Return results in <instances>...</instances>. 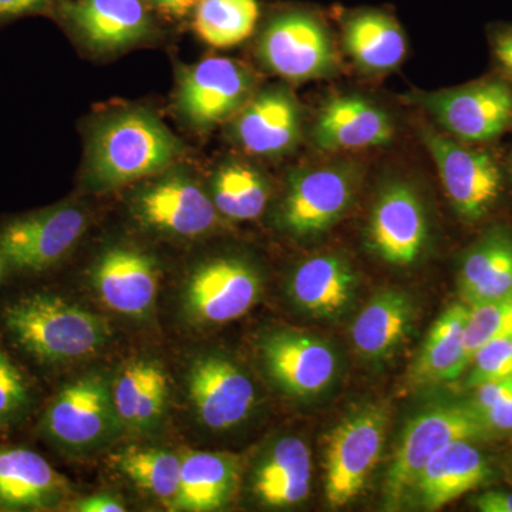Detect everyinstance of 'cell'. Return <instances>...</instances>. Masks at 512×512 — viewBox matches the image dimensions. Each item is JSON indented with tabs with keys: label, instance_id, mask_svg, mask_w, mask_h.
Instances as JSON below:
<instances>
[{
	"label": "cell",
	"instance_id": "1f68e13d",
	"mask_svg": "<svg viewBox=\"0 0 512 512\" xmlns=\"http://www.w3.org/2000/svg\"><path fill=\"white\" fill-rule=\"evenodd\" d=\"M268 197L265 178L245 164L224 165L212 180V201L229 220H255L264 212Z\"/></svg>",
	"mask_w": 512,
	"mask_h": 512
},
{
	"label": "cell",
	"instance_id": "52a82bcc",
	"mask_svg": "<svg viewBox=\"0 0 512 512\" xmlns=\"http://www.w3.org/2000/svg\"><path fill=\"white\" fill-rule=\"evenodd\" d=\"M421 140L436 163L448 200L463 220L480 221L493 210L504 183L491 154L430 127L421 130Z\"/></svg>",
	"mask_w": 512,
	"mask_h": 512
},
{
	"label": "cell",
	"instance_id": "74e56055",
	"mask_svg": "<svg viewBox=\"0 0 512 512\" xmlns=\"http://www.w3.org/2000/svg\"><path fill=\"white\" fill-rule=\"evenodd\" d=\"M481 419L487 424L488 429L497 431H512V396L503 402L495 404L490 409L480 413Z\"/></svg>",
	"mask_w": 512,
	"mask_h": 512
},
{
	"label": "cell",
	"instance_id": "f546056e",
	"mask_svg": "<svg viewBox=\"0 0 512 512\" xmlns=\"http://www.w3.org/2000/svg\"><path fill=\"white\" fill-rule=\"evenodd\" d=\"M345 46L360 69L392 72L407 53L406 36L399 23L380 10H360L345 22Z\"/></svg>",
	"mask_w": 512,
	"mask_h": 512
},
{
	"label": "cell",
	"instance_id": "8992f818",
	"mask_svg": "<svg viewBox=\"0 0 512 512\" xmlns=\"http://www.w3.org/2000/svg\"><path fill=\"white\" fill-rule=\"evenodd\" d=\"M413 101L429 111L448 136L466 144L495 140L512 128V86L498 77L417 93Z\"/></svg>",
	"mask_w": 512,
	"mask_h": 512
},
{
	"label": "cell",
	"instance_id": "9a60e30c",
	"mask_svg": "<svg viewBox=\"0 0 512 512\" xmlns=\"http://www.w3.org/2000/svg\"><path fill=\"white\" fill-rule=\"evenodd\" d=\"M188 393L201 423L211 430L238 426L248 419L256 402L252 380L220 355L202 356L192 363Z\"/></svg>",
	"mask_w": 512,
	"mask_h": 512
},
{
	"label": "cell",
	"instance_id": "836d02e7",
	"mask_svg": "<svg viewBox=\"0 0 512 512\" xmlns=\"http://www.w3.org/2000/svg\"><path fill=\"white\" fill-rule=\"evenodd\" d=\"M508 335H512V293L468 306L464 330V353L468 366L484 343Z\"/></svg>",
	"mask_w": 512,
	"mask_h": 512
},
{
	"label": "cell",
	"instance_id": "4fadbf2b",
	"mask_svg": "<svg viewBox=\"0 0 512 512\" xmlns=\"http://www.w3.org/2000/svg\"><path fill=\"white\" fill-rule=\"evenodd\" d=\"M252 84L251 74L241 64L210 57L181 74L178 109L194 126H215L245 106Z\"/></svg>",
	"mask_w": 512,
	"mask_h": 512
},
{
	"label": "cell",
	"instance_id": "d6986e66",
	"mask_svg": "<svg viewBox=\"0 0 512 512\" xmlns=\"http://www.w3.org/2000/svg\"><path fill=\"white\" fill-rule=\"evenodd\" d=\"M493 476L487 458L468 440L453 441L427 461L412 495L427 511H437Z\"/></svg>",
	"mask_w": 512,
	"mask_h": 512
},
{
	"label": "cell",
	"instance_id": "83f0119b",
	"mask_svg": "<svg viewBox=\"0 0 512 512\" xmlns=\"http://www.w3.org/2000/svg\"><path fill=\"white\" fill-rule=\"evenodd\" d=\"M237 481L235 458L192 451L183 457L180 490L173 508L190 512L221 510L234 497Z\"/></svg>",
	"mask_w": 512,
	"mask_h": 512
},
{
	"label": "cell",
	"instance_id": "5bb4252c",
	"mask_svg": "<svg viewBox=\"0 0 512 512\" xmlns=\"http://www.w3.org/2000/svg\"><path fill=\"white\" fill-rule=\"evenodd\" d=\"M261 353L268 375L293 397L318 396L338 373L335 350L325 340L308 333H271L262 342Z\"/></svg>",
	"mask_w": 512,
	"mask_h": 512
},
{
	"label": "cell",
	"instance_id": "4dcf8cb0",
	"mask_svg": "<svg viewBox=\"0 0 512 512\" xmlns=\"http://www.w3.org/2000/svg\"><path fill=\"white\" fill-rule=\"evenodd\" d=\"M111 463L138 488L173 507L180 490L183 458L164 448L133 446L114 454Z\"/></svg>",
	"mask_w": 512,
	"mask_h": 512
},
{
	"label": "cell",
	"instance_id": "7c38bea8",
	"mask_svg": "<svg viewBox=\"0 0 512 512\" xmlns=\"http://www.w3.org/2000/svg\"><path fill=\"white\" fill-rule=\"evenodd\" d=\"M261 295V278L247 262L218 258L202 264L185 288V309L191 318L220 325L244 316Z\"/></svg>",
	"mask_w": 512,
	"mask_h": 512
},
{
	"label": "cell",
	"instance_id": "ffe728a7",
	"mask_svg": "<svg viewBox=\"0 0 512 512\" xmlns=\"http://www.w3.org/2000/svg\"><path fill=\"white\" fill-rule=\"evenodd\" d=\"M69 483L25 447H0V510L39 511L56 507Z\"/></svg>",
	"mask_w": 512,
	"mask_h": 512
},
{
	"label": "cell",
	"instance_id": "60d3db41",
	"mask_svg": "<svg viewBox=\"0 0 512 512\" xmlns=\"http://www.w3.org/2000/svg\"><path fill=\"white\" fill-rule=\"evenodd\" d=\"M52 0H0V20L18 18L36 12L49 5Z\"/></svg>",
	"mask_w": 512,
	"mask_h": 512
},
{
	"label": "cell",
	"instance_id": "d590c367",
	"mask_svg": "<svg viewBox=\"0 0 512 512\" xmlns=\"http://www.w3.org/2000/svg\"><path fill=\"white\" fill-rule=\"evenodd\" d=\"M467 386L476 389L480 384L512 375V335L488 340L474 353Z\"/></svg>",
	"mask_w": 512,
	"mask_h": 512
},
{
	"label": "cell",
	"instance_id": "8fae6325",
	"mask_svg": "<svg viewBox=\"0 0 512 512\" xmlns=\"http://www.w3.org/2000/svg\"><path fill=\"white\" fill-rule=\"evenodd\" d=\"M427 241L429 218L419 192L403 181L384 184L367 225L373 254L387 264L409 266L419 261Z\"/></svg>",
	"mask_w": 512,
	"mask_h": 512
},
{
	"label": "cell",
	"instance_id": "2e32d148",
	"mask_svg": "<svg viewBox=\"0 0 512 512\" xmlns=\"http://www.w3.org/2000/svg\"><path fill=\"white\" fill-rule=\"evenodd\" d=\"M136 214L146 227L184 238L207 234L218 220L207 192L181 174L168 175L144 188L136 198Z\"/></svg>",
	"mask_w": 512,
	"mask_h": 512
},
{
	"label": "cell",
	"instance_id": "3957f363",
	"mask_svg": "<svg viewBox=\"0 0 512 512\" xmlns=\"http://www.w3.org/2000/svg\"><path fill=\"white\" fill-rule=\"evenodd\" d=\"M480 413L468 403H440L407 421L383 485L384 508L399 510L412 495L420 471L440 448L458 440L493 436Z\"/></svg>",
	"mask_w": 512,
	"mask_h": 512
},
{
	"label": "cell",
	"instance_id": "7a4b0ae2",
	"mask_svg": "<svg viewBox=\"0 0 512 512\" xmlns=\"http://www.w3.org/2000/svg\"><path fill=\"white\" fill-rule=\"evenodd\" d=\"M183 154V144L150 111H121L101 121L89 151V180L96 190L160 173Z\"/></svg>",
	"mask_w": 512,
	"mask_h": 512
},
{
	"label": "cell",
	"instance_id": "ac0fdd59",
	"mask_svg": "<svg viewBox=\"0 0 512 512\" xmlns=\"http://www.w3.org/2000/svg\"><path fill=\"white\" fill-rule=\"evenodd\" d=\"M394 124L382 107L366 97L348 94L329 100L322 107L312 138L323 151H353L392 143Z\"/></svg>",
	"mask_w": 512,
	"mask_h": 512
},
{
	"label": "cell",
	"instance_id": "d4e9b609",
	"mask_svg": "<svg viewBox=\"0 0 512 512\" xmlns=\"http://www.w3.org/2000/svg\"><path fill=\"white\" fill-rule=\"evenodd\" d=\"M114 407L121 429L148 433L164 419L168 402V379L153 360H136L124 367L111 384Z\"/></svg>",
	"mask_w": 512,
	"mask_h": 512
},
{
	"label": "cell",
	"instance_id": "603a6c76",
	"mask_svg": "<svg viewBox=\"0 0 512 512\" xmlns=\"http://www.w3.org/2000/svg\"><path fill=\"white\" fill-rule=\"evenodd\" d=\"M311 483V450L298 437H282L255 467L252 493L265 507H293L308 497Z\"/></svg>",
	"mask_w": 512,
	"mask_h": 512
},
{
	"label": "cell",
	"instance_id": "7402d4cb",
	"mask_svg": "<svg viewBox=\"0 0 512 512\" xmlns=\"http://www.w3.org/2000/svg\"><path fill=\"white\" fill-rule=\"evenodd\" d=\"M62 15L97 50L123 49L151 29L141 0H73L63 3Z\"/></svg>",
	"mask_w": 512,
	"mask_h": 512
},
{
	"label": "cell",
	"instance_id": "6da1fadb",
	"mask_svg": "<svg viewBox=\"0 0 512 512\" xmlns=\"http://www.w3.org/2000/svg\"><path fill=\"white\" fill-rule=\"evenodd\" d=\"M2 319L13 342L47 365L87 359L111 338L106 319L50 293H32L10 303Z\"/></svg>",
	"mask_w": 512,
	"mask_h": 512
},
{
	"label": "cell",
	"instance_id": "ab89813d",
	"mask_svg": "<svg viewBox=\"0 0 512 512\" xmlns=\"http://www.w3.org/2000/svg\"><path fill=\"white\" fill-rule=\"evenodd\" d=\"M74 510L80 512H123L126 505L121 503L116 495L96 494L74 505Z\"/></svg>",
	"mask_w": 512,
	"mask_h": 512
},
{
	"label": "cell",
	"instance_id": "f35d334b",
	"mask_svg": "<svg viewBox=\"0 0 512 512\" xmlns=\"http://www.w3.org/2000/svg\"><path fill=\"white\" fill-rule=\"evenodd\" d=\"M474 505L483 512H512V493L504 490L485 491L477 495Z\"/></svg>",
	"mask_w": 512,
	"mask_h": 512
},
{
	"label": "cell",
	"instance_id": "b9f144b4",
	"mask_svg": "<svg viewBox=\"0 0 512 512\" xmlns=\"http://www.w3.org/2000/svg\"><path fill=\"white\" fill-rule=\"evenodd\" d=\"M494 53L498 62L512 74V28H503L495 33Z\"/></svg>",
	"mask_w": 512,
	"mask_h": 512
},
{
	"label": "cell",
	"instance_id": "7bdbcfd3",
	"mask_svg": "<svg viewBox=\"0 0 512 512\" xmlns=\"http://www.w3.org/2000/svg\"><path fill=\"white\" fill-rule=\"evenodd\" d=\"M151 2L156 3L165 13L183 18L190 13V10L197 8L200 0H151Z\"/></svg>",
	"mask_w": 512,
	"mask_h": 512
},
{
	"label": "cell",
	"instance_id": "d6a6232c",
	"mask_svg": "<svg viewBox=\"0 0 512 512\" xmlns=\"http://www.w3.org/2000/svg\"><path fill=\"white\" fill-rule=\"evenodd\" d=\"M258 18L256 0H200L195 30L208 45L231 47L252 35Z\"/></svg>",
	"mask_w": 512,
	"mask_h": 512
},
{
	"label": "cell",
	"instance_id": "9c48e42d",
	"mask_svg": "<svg viewBox=\"0 0 512 512\" xmlns=\"http://www.w3.org/2000/svg\"><path fill=\"white\" fill-rule=\"evenodd\" d=\"M258 52L269 70L292 82L328 77L338 63L325 25L301 10L275 16L262 32Z\"/></svg>",
	"mask_w": 512,
	"mask_h": 512
},
{
	"label": "cell",
	"instance_id": "ee69618b",
	"mask_svg": "<svg viewBox=\"0 0 512 512\" xmlns=\"http://www.w3.org/2000/svg\"><path fill=\"white\" fill-rule=\"evenodd\" d=\"M0 256H2V254H0Z\"/></svg>",
	"mask_w": 512,
	"mask_h": 512
},
{
	"label": "cell",
	"instance_id": "277c9868",
	"mask_svg": "<svg viewBox=\"0 0 512 512\" xmlns=\"http://www.w3.org/2000/svg\"><path fill=\"white\" fill-rule=\"evenodd\" d=\"M387 413L365 406L350 413L330 433L325 458V497L332 508L362 493L383 453Z\"/></svg>",
	"mask_w": 512,
	"mask_h": 512
},
{
	"label": "cell",
	"instance_id": "4316f807",
	"mask_svg": "<svg viewBox=\"0 0 512 512\" xmlns=\"http://www.w3.org/2000/svg\"><path fill=\"white\" fill-rule=\"evenodd\" d=\"M458 291L467 306L512 293V234L488 231L468 248L458 271Z\"/></svg>",
	"mask_w": 512,
	"mask_h": 512
},
{
	"label": "cell",
	"instance_id": "ba28073f",
	"mask_svg": "<svg viewBox=\"0 0 512 512\" xmlns=\"http://www.w3.org/2000/svg\"><path fill=\"white\" fill-rule=\"evenodd\" d=\"M120 429L111 386L99 375L67 383L53 397L43 417L46 436L64 450L77 453L103 446Z\"/></svg>",
	"mask_w": 512,
	"mask_h": 512
},
{
	"label": "cell",
	"instance_id": "8d00e7d4",
	"mask_svg": "<svg viewBox=\"0 0 512 512\" xmlns=\"http://www.w3.org/2000/svg\"><path fill=\"white\" fill-rule=\"evenodd\" d=\"M510 396H512V375L480 384L476 387V393L470 403L478 413H481Z\"/></svg>",
	"mask_w": 512,
	"mask_h": 512
},
{
	"label": "cell",
	"instance_id": "cb8c5ba5",
	"mask_svg": "<svg viewBox=\"0 0 512 512\" xmlns=\"http://www.w3.org/2000/svg\"><path fill=\"white\" fill-rule=\"evenodd\" d=\"M357 278L338 255H316L303 261L289 281V295L302 311L318 318H335L355 298Z\"/></svg>",
	"mask_w": 512,
	"mask_h": 512
},
{
	"label": "cell",
	"instance_id": "484cf974",
	"mask_svg": "<svg viewBox=\"0 0 512 512\" xmlns=\"http://www.w3.org/2000/svg\"><path fill=\"white\" fill-rule=\"evenodd\" d=\"M414 319V305L409 295L399 289L376 293L353 322L350 336L363 359L380 362L399 349Z\"/></svg>",
	"mask_w": 512,
	"mask_h": 512
},
{
	"label": "cell",
	"instance_id": "30bf717a",
	"mask_svg": "<svg viewBox=\"0 0 512 512\" xmlns=\"http://www.w3.org/2000/svg\"><path fill=\"white\" fill-rule=\"evenodd\" d=\"M86 228V214L70 205L25 215L0 231V254L19 271L42 272L69 254Z\"/></svg>",
	"mask_w": 512,
	"mask_h": 512
},
{
	"label": "cell",
	"instance_id": "5b68a950",
	"mask_svg": "<svg viewBox=\"0 0 512 512\" xmlns=\"http://www.w3.org/2000/svg\"><path fill=\"white\" fill-rule=\"evenodd\" d=\"M359 180V168L345 161L295 171L279 208L282 228L298 238L328 231L349 210Z\"/></svg>",
	"mask_w": 512,
	"mask_h": 512
},
{
	"label": "cell",
	"instance_id": "e575fe53",
	"mask_svg": "<svg viewBox=\"0 0 512 512\" xmlns=\"http://www.w3.org/2000/svg\"><path fill=\"white\" fill-rule=\"evenodd\" d=\"M32 406L28 379L0 345V429L19 423Z\"/></svg>",
	"mask_w": 512,
	"mask_h": 512
},
{
	"label": "cell",
	"instance_id": "f1b7e54d",
	"mask_svg": "<svg viewBox=\"0 0 512 512\" xmlns=\"http://www.w3.org/2000/svg\"><path fill=\"white\" fill-rule=\"evenodd\" d=\"M468 319L466 303L448 308L431 326L419 356L414 360L410 380L416 386L451 382L468 367L464 353V330Z\"/></svg>",
	"mask_w": 512,
	"mask_h": 512
},
{
	"label": "cell",
	"instance_id": "e0dca14e",
	"mask_svg": "<svg viewBox=\"0 0 512 512\" xmlns=\"http://www.w3.org/2000/svg\"><path fill=\"white\" fill-rule=\"evenodd\" d=\"M92 281L104 305L128 318H146L156 302V261L137 248L107 249L93 266Z\"/></svg>",
	"mask_w": 512,
	"mask_h": 512
},
{
	"label": "cell",
	"instance_id": "44dd1931",
	"mask_svg": "<svg viewBox=\"0 0 512 512\" xmlns=\"http://www.w3.org/2000/svg\"><path fill=\"white\" fill-rule=\"evenodd\" d=\"M298 103L285 89H269L245 103L235 123L242 147L256 156H279L292 150L301 137Z\"/></svg>",
	"mask_w": 512,
	"mask_h": 512
}]
</instances>
